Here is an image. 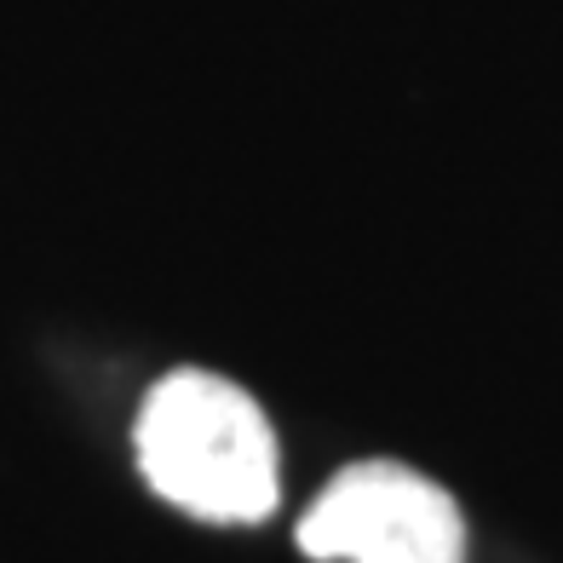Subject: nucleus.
<instances>
[{
  "instance_id": "f03ea898",
  "label": "nucleus",
  "mask_w": 563,
  "mask_h": 563,
  "mask_svg": "<svg viewBox=\"0 0 563 563\" xmlns=\"http://www.w3.org/2000/svg\"><path fill=\"white\" fill-rule=\"evenodd\" d=\"M299 547L317 563H460L466 523L454 495L431 477L397 460H363L317 495Z\"/></svg>"
},
{
  "instance_id": "f257e3e1",
  "label": "nucleus",
  "mask_w": 563,
  "mask_h": 563,
  "mask_svg": "<svg viewBox=\"0 0 563 563\" xmlns=\"http://www.w3.org/2000/svg\"><path fill=\"white\" fill-rule=\"evenodd\" d=\"M139 466L167 506L201 523H260L276 506V438L242 386L173 374L139 415Z\"/></svg>"
}]
</instances>
